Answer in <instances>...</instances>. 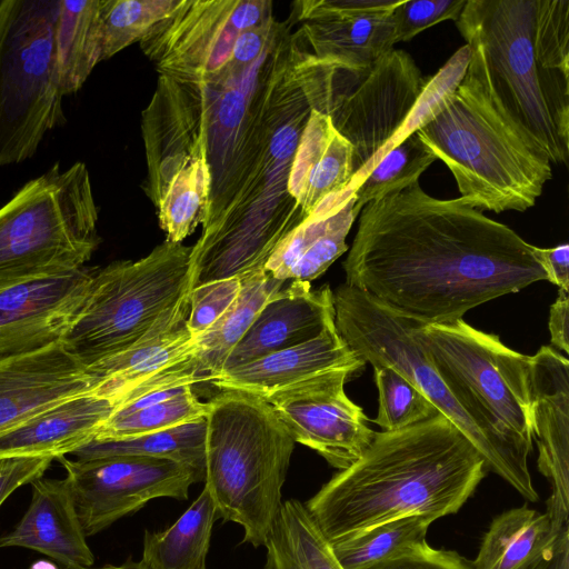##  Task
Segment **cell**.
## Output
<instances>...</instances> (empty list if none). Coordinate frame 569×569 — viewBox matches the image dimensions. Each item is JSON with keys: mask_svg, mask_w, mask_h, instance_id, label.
<instances>
[{"mask_svg": "<svg viewBox=\"0 0 569 569\" xmlns=\"http://www.w3.org/2000/svg\"><path fill=\"white\" fill-rule=\"evenodd\" d=\"M52 460L37 457L0 458V506L16 489L43 477Z\"/></svg>", "mask_w": 569, "mask_h": 569, "instance_id": "cell-41", "label": "cell"}, {"mask_svg": "<svg viewBox=\"0 0 569 569\" xmlns=\"http://www.w3.org/2000/svg\"><path fill=\"white\" fill-rule=\"evenodd\" d=\"M190 291L129 349L87 368L96 379L90 393L117 405L136 387L193 357L196 340L186 327Z\"/></svg>", "mask_w": 569, "mask_h": 569, "instance_id": "cell-21", "label": "cell"}, {"mask_svg": "<svg viewBox=\"0 0 569 569\" xmlns=\"http://www.w3.org/2000/svg\"><path fill=\"white\" fill-rule=\"evenodd\" d=\"M293 72L310 109L327 114L352 146L356 188L398 144L429 78L395 48L365 71L333 69L303 54Z\"/></svg>", "mask_w": 569, "mask_h": 569, "instance_id": "cell-7", "label": "cell"}, {"mask_svg": "<svg viewBox=\"0 0 569 569\" xmlns=\"http://www.w3.org/2000/svg\"><path fill=\"white\" fill-rule=\"evenodd\" d=\"M436 160L418 132H412L393 147L356 189V212L359 214L370 201L419 181L422 172Z\"/></svg>", "mask_w": 569, "mask_h": 569, "instance_id": "cell-35", "label": "cell"}, {"mask_svg": "<svg viewBox=\"0 0 569 569\" xmlns=\"http://www.w3.org/2000/svg\"><path fill=\"white\" fill-rule=\"evenodd\" d=\"M202 381L192 359L152 377L117 402L94 440H122L206 418L209 403L192 390Z\"/></svg>", "mask_w": 569, "mask_h": 569, "instance_id": "cell-20", "label": "cell"}, {"mask_svg": "<svg viewBox=\"0 0 569 569\" xmlns=\"http://www.w3.org/2000/svg\"><path fill=\"white\" fill-rule=\"evenodd\" d=\"M59 0L0 1V167L32 158L66 121L54 61Z\"/></svg>", "mask_w": 569, "mask_h": 569, "instance_id": "cell-11", "label": "cell"}, {"mask_svg": "<svg viewBox=\"0 0 569 569\" xmlns=\"http://www.w3.org/2000/svg\"><path fill=\"white\" fill-rule=\"evenodd\" d=\"M331 325L335 306L330 287L313 290L310 282L292 280L263 306L226 359L221 373L311 340Z\"/></svg>", "mask_w": 569, "mask_h": 569, "instance_id": "cell-19", "label": "cell"}, {"mask_svg": "<svg viewBox=\"0 0 569 569\" xmlns=\"http://www.w3.org/2000/svg\"><path fill=\"white\" fill-rule=\"evenodd\" d=\"M356 187L323 200L278 244L264 270L278 280L311 282L348 250L346 238L358 213Z\"/></svg>", "mask_w": 569, "mask_h": 569, "instance_id": "cell-23", "label": "cell"}, {"mask_svg": "<svg viewBox=\"0 0 569 569\" xmlns=\"http://www.w3.org/2000/svg\"><path fill=\"white\" fill-rule=\"evenodd\" d=\"M241 289V277L214 280L191 289L186 327L193 339L202 336L229 309Z\"/></svg>", "mask_w": 569, "mask_h": 569, "instance_id": "cell-39", "label": "cell"}, {"mask_svg": "<svg viewBox=\"0 0 569 569\" xmlns=\"http://www.w3.org/2000/svg\"><path fill=\"white\" fill-rule=\"evenodd\" d=\"M116 403L86 393L56 405L0 433V458L58 459L94 440Z\"/></svg>", "mask_w": 569, "mask_h": 569, "instance_id": "cell-25", "label": "cell"}, {"mask_svg": "<svg viewBox=\"0 0 569 569\" xmlns=\"http://www.w3.org/2000/svg\"><path fill=\"white\" fill-rule=\"evenodd\" d=\"M96 269L0 279V357L61 341L89 293Z\"/></svg>", "mask_w": 569, "mask_h": 569, "instance_id": "cell-15", "label": "cell"}, {"mask_svg": "<svg viewBox=\"0 0 569 569\" xmlns=\"http://www.w3.org/2000/svg\"><path fill=\"white\" fill-rule=\"evenodd\" d=\"M283 283L264 269L241 277V289L233 303L210 329L194 339L192 361L206 381L221 373L232 349Z\"/></svg>", "mask_w": 569, "mask_h": 569, "instance_id": "cell-30", "label": "cell"}, {"mask_svg": "<svg viewBox=\"0 0 569 569\" xmlns=\"http://www.w3.org/2000/svg\"><path fill=\"white\" fill-rule=\"evenodd\" d=\"M471 58L470 48L461 47L437 72L429 77L427 84L408 121L399 134L400 143L427 123L438 110L440 103L451 94L462 81Z\"/></svg>", "mask_w": 569, "mask_h": 569, "instance_id": "cell-38", "label": "cell"}, {"mask_svg": "<svg viewBox=\"0 0 569 569\" xmlns=\"http://www.w3.org/2000/svg\"><path fill=\"white\" fill-rule=\"evenodd\" d=\"M59 569H144L140 561H134L131 557L121 565H104L102 567H60Z\"/></svg>", "mask_w": 569, "mask_h": 569, "instance_id": "cell-46", "label": "cell"}, {"mask_svg": "<svg viewBox=\"0 0 569 569\" xmlns=\"http://www.w3.org/2000/svg\"><path fill=\"white\" fill-rule=\"evenodd\" d=\"M370 569H472L471 563L452 550L429 545Z\"/></svg>", "mask_w": 569, "mask_h": 569, "instance_id": "cell-42", "label": "cell"}, {"mask_svg": "<svg viewBox=\"0 0 569 569\" xmlns=\"http://www.w3.org/2000/svg\"><path fill=\"white\" fill-rule=\"evenodd\" d=\"M206 416L204 487L219 518L243 529V542L264 546L279 515L295 440L264 399L220 390Z\"/></svg>", "mask_w": 569, "mask_h": 569, "instance_id": "cell-5", "label": "cell"}, {"mask_svg": "<svg viewBox=\"0 0 569 569\" xmlns=\"http://www.w3.org/2000/svg\"><path fill=\"white\" fill-rule=\"evenodd\" d=\"M355 377L351 370H331L264 399L295 442L311 448L339 470L355 463L376 435L362 408L345 391V383Z\"/></svg>", "mask_w": 569, "mask_h": 569, "instance_id": "cell-14", "label": "cell"}, {"mask_svg": "<svg viewBox=\"0 0 569 569\" xmlns=\"http://www.w3.org/2000/svg\"><path fill=\"white\" fill-rule=\"evenodd\" d=\"M66 470L84 535L93 536L156 498L188 499L204 477L190 466L148 456H109L86 460L58 458Z\"/></svg>", "mask_w": 569, "mask_h": 569, "instance_id": "cell-13", "label": "cell"}, {"mask_svg": "<svg viewBox=\"0 0 569 569\" xmlns=\"http://www.w3.org/2000/svg\"><path fill=\"white\" fill-rule=\"evenodd\" d=\"M263 569H343L305 505L282 503L264 543Z\"/></svg>", "mask_w": 569, "mask_h": 569, "instance_id": "cell-32", "label": "cell"}, {"mask_svg": "<svg viewBox=\"0 0 569 569\" xmlns=\"http://www.w3.org/2000/svg\"><path fill=\"white\" fill-rule=\"evenodd\" d=\"M217 518L216 503L204 487L172 526L162 531L144 532L141 565L144 569H207Z\"/></svg>", "mask_w": 569, "mask_h": 569, "instance_id": "cell-31", "label": "cell"}, {"mask_svg": "<svg viewBox=\"0 0 569 569\" xmlns=\"http://www.w3.org/2000/svg\"><path fill=\"white\" fill-rule=\"evenodd\" d=\"M378 413L373 422L383 431L403 429L437 413L431 402L402 375L389 367H376Z\"/></svg>", "mask_w": 569, "mask_h": 569, "instance_id": "cell-37", "label": "cell"}, {"mask_svg": "<svg viewBox=\"0 0 569 569\" xmlns=\"http://www.w3.org/2000/svg\"><path fill=\"white\" fill-rule=\"evenodd\" d=\"M97 226L87 166L54 164L0 208V279L84 267L100 242Z\"/></svg>", "mask_w": 569, "mask_h": 569, "instance_id": "cell-9", "label": "cell"}, {"mask_svg": "<svg viewBox=\"0 0 569 569\" xmlns=\"http://www.w3.org/2000/svg\"><path fill=\"white\" fill-rule=\"evenodd\" d=\"M271 2L184 1L140 41L162 77L202 84L232 71L238 36L271 20Z\"/></svg>", "mask_w": 569, "mask_h": 569, "instance_id": "cell-12", "label": "cell"}, {"mask_svg": "<svg viewBox=\"0 0 569 569\" xmlns=\"http://www.w3.org/2000/svg\"><path fill=\"white\" fill-rule=\"evenodd\" d=\"M191 252L164 240L137 261L97 269L64 348L87 368L129 349L191 289Z\"/></svg>", "mask_w": 569, "mask_h": 569, "instance_id": "cell-10", "label": "cell"}, {"mask_svg": "<svg viewBox=\"0 0 569 569\" xmlns=\"http://www.w3.org/2000/svg\"><path fill=\"white\" fill-rule=\"evenodd\" d=\"M346 284L423 325L547 280L535 246L460 197L419 181L368 202L342 263Z\"/></svg>", "mask_w": 569, "mask_h": 569, "instance_id": "cell-1", "label": "cell"}, {"mask_svg": "<svg viewBox=\"0 0 569 569\" xmlns=\"http://www.w3.org/2000/svg\"><path fill=\"white\" fill-rule=\"evenodd\" d=\"M297 20L302 22L301 39L315 61L350 72L369 69L396 44L392 10L350 12L331 7L328 0L293 3ZM302 51V50H301Z\"/></svg>", "mask_w": 569, "mask_h": 569, "instance_id": "cell-18", "label": "cell"}, {"mask_svg": "<svg viewBox=\"0 0 569 569\" xmlns=\"http://www.w3.org/2000/svg\"><path fill=\"white\" fill-rule=\"evenodd\" d=\"M433 521L423 515L402 517L331 547L343 569H370L428 545L426 536Z\"/></svg>", "mask_w": 569, "mask_h": 569, "instance_id": "cell-34", "label": "cell"}, {"mask_svg": "<svg viewBox=\"0 0 569 569\" xmlns=\"http://www.w3.org/2000/svg\"><path fill=\"white\" fill-rule=\"evenodd\" d=\"M552 346L566 353L569 352V297L559 290L556 301L550 307L548 321Z\"/></svg>", "mask_w": 569, "mask_h": 569, "instance_id": "cell-44", "label": "cell"}, {"mask_svg": "<svg viewBox=\"0 0 569 569\" xmlns=\"http://www.w3.org/2000/svg\"><path fill=\"white\" fill-rule=\"evenodd\" d=\"M94 381L62 341L0 357V433L56 405L90 393Z\"/></svg>", "mask_w": 569, "mask_h": 569, "instance_id": "cell-17", "label": "cell"}, {"mask_svg": "<svg viewBox=\"0 0 569 569\" xmlns=\"http://www.w3.org/2000/svg\"><path fill=\"white\" fill-rule=\"evenodd\" d=\"M53 40L61 91L72 94L102 61L101 0H59Z\"/></svg>", "mask_w": 569, "mask_h": 569, "instance_id": "cell-29", "label": "cell"}, {"mask_svg": "<svg viewBox=\"0 0 569 569\" xmlns=\"http://www.w3.org/2000/svg\"><path fill=\"white\" fill-rule=\"evenodd\" d=\"M206 418L139 437L98 441L92 440L72 455L79 460L109 456H148L173 460L192 467L204 477Z\"/></svg>", "mask_w": 569, "mask_h": 569, "instance_id": "cell-33", "label": "cell"}, {"mask_svg": "<svg viewBox=\"0 0 569 569\" xmlns=\"http://www.w3.org/2000/svg\"><path fill=\"white\" fill-rule=\"evenodd\" d=\"M467 0H401L391 11L396 43L446 20L456 21Z\"/></svg>", "mask_w": 569, "mask_h": 569, "instance_id": "cell-40", "label": "cell"}, {"mask_svg": "<svg viewBox=\"0 0 569 569\" xmlns=\"http://www.w3.org/2000/svg\"><path fill=\"white\" fill-rule=\"evenodd\" d=\"M535 253L543 268L547 280L569 292V246L561 243L553 248L535 246Z\"/></svg>", "mask_w": 569, "mask_h": 569, "instance_id": "cell-43", "label": "cell"}, {"mask_svg": "<svg viewBox=\"0 0 569 569\" xmlns=\"http://www.w3.org/2000/svg\"><path fill=\"white\" fill-rule=\"evenodd\" d=\"M181 0H101L102 61L141 41Z\"/></svg>", "mask_w": 569, "mask_h": 569, "instance_id": "cell-36", "label": "cell"}, {"mask_svg": "<svg viewBox=\"0 0 569 569\" xmlns=\"http://www.w3.org/2000/svg\"><path fill=\"white\" fill-rule=\"evenodd\" d=\"M333 306L336 329L356 355L373 368L402 375L475 446L488 471L527 500L538 501L528 457L491 433L457 400L413 338L410 318L346 283L333 291Z\"/></svg>", "mask_w": 569, "mask_h": 569, "instance_id": "cell-6", "label": "cell"}, {"mask_svg": "<svg viewBox=\"0 0 569 569\" xmlns=\"http://www.w3.org/2000/svg\"><path fill=\"white\" fill-rule=\"evenodd\" d=\"M471 50L467 70L491 102L551 163L569 160V74L535 43L536 0H467L455 21Z\"/></svg>", "mask_w": 569, "mask_h": 569, "instance_id": "cell-3", "label": "cell"}, {"mask_svg": "<svg viewBox=\"0 0 569 569\" xmlns=\"http://www.w3.org/2000/svg\"><path fill=\"white\" fill-rule=\"evenodd\" d=\"M531 360L537 463L551 489L546 512L562 529L569 516V361L549 346L541 347Z\"/></svg>", "mask_w": 569, "mask_h": 569, "instance_id": "cell-16", "label": "cell"}, {"mask_svg": "<svg viewBox=\"0 0 569 569\" xmlns=\"http://www.w3.org/2000/svg\"><path fill=\"white\" fill-rule=\"evenodd\" d=\"M143 188L158 211L166 241L182 243L210 218L212 170L206 149L173 156Z\"/></svg>", "mask_w": 569, "mask_h": 569, "instance_id": "cell-27", "label": "cell"}, {"mask_svg": "<svg viewBox=\"0 0 569 569\" xmlns=\"http://www.w3.org/2000/svg\"><path fill=\"white\" fill-rule=\"evenodd\" d=\"M352 146L327 114L311 109L287 179V190L299 206L301 218L327 198L352 187Z\"/></svg>", "mask_w": 569, "mask_h": 569, "instance_id": "cell-26", "label": "cell"}, {"mask_svg": "<svg viewBox=\"0 0 569 569\" xmlns=\"http://www.w3.org/2000/svg\"><path fill=\"white\" fill-rule=\"evenodd\" d=\"M521 569H569V530L566 528L556 542L540 557Z\"/></svg>", "mask_w": 569, "mask_h": 569, "instance_id": "cell-45", "label": "cell"}, {"mask_svg": "<svg viewBox=\"0 0 569 569\" xmlns=\"http://www.w3.org/2000/svg\"><path fill=\"white\" fill-rule=\"evenodd\" d=\"M366 363L331 325L311 340L239 366L211 382L219 390H238L267 399L331 370L347 369L359 376Z\"/></svg>", "mask_w": 569, "mask_h": 569, "instance_id": "cell-22", "label": "cell"}, {"mask_svg": "<svg viewBox=\"0 0 569 569\" xmlns=\"http://www.w3.org/2000/svg\"><path fill=\"white\" fill-rule=\"evenodd\" d=\"M488 471L475 446L442 415L376 432L350 467L305 507L332 545L402 517L456 513Z\"/></svg>", "mask_w": 569, "mask_h": 569, "instance_id": "cell-2", "label": "cell"}, {"mask_svg": "<svg viewBox=\"0 0 569 569\" xmlns=\"http://www.w3.org/2000/svg\"><path fill=\"white\" fill-rule=\"evenodd\" d=\"M566 528H557L547 512L526 506L505 511L491 522L471 568L521 569L550 548Z\"/></svg>", "mask_w": 569, "mask_h": 569, "instance_id": "cell-28", "label": "cell"}, {"mask_svg": "<svg viewBox=\"0 0 569 569\" xmlns=\"http://www.w3.org/2000/svg\"><path fill=\"white\" fill-rule=\"evenodd\" d=\"M417 132L452 173L460 198L480 211H526L552 178L546 153L519 133L468 70Z\"/></svg>", "mask_w": 569, "mask_h": 569, "instance_id": "cell-4", "label": "cell"}, {"mask_svg": "<svg viewBox=\"0 0 569 569\" xmlns=\"http://www.w3.org/2000/svg\"><path fill=\"white\" fill-rule=\"evenodd\" d=\"M32 498L16 528L0 537V548L23 547L62 567H91L93 553L64 479L40 477L31 482Z\"/></svg>", "mask_w": 569, "mask_h": 569, "instance_id": "cell-24", "label": "cell"}, {"mask_svg": "<svg viewBox=\"0 0 569 569\" xmlns=\"http://www.w3.org/2000/svg\"><path fill=\"white\" fill-rule=\"evenodd\" d=\"M411 333L457 400L491 433L529 456L533 442L531 357L463 319Z\"/></svg>", "mask_w": 569, "mask_h": 569, "instance_id": "cell-8", "label": "cell"}]
</instances>
